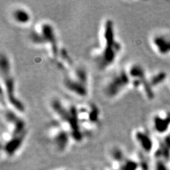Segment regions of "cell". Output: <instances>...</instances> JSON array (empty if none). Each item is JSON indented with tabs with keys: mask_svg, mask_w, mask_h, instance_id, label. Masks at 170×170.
<instances>
[{
	"mask_svg": "<svg viewBox=\"0 0 170 170\" xmlns=\"http://www.w3.org/2000/svg\"><path fill=\"white\" fill-rule=\"evenodd\" d=\"M169 77L166 72H158L154 74L150 77L148 78V82L150 84V86L154 89L155 87L162 84Z\"/></svg>",
	"mask_w": 170,
	"mask_h": 170,
	"instance_id": "30bf717a",
	"label": "cell"
},
{
	"mask_svg": "<svg viewBox=\"0 0 170 170\" xmlns=\"http://www.w3.org/2000/svg\"><path fill=\"white\" fill-rule=\"evenodd\" d=\"M129 84H131V79L128 73L126 71H120L106 84L105 93L109 97L113 98L124 91Z\"/></svg>",
	"mask_w": 170,
	"mask_h": 170,
	"instance_id": "8992f818",
	"label": "cell"
},
{
	"mask_svg": "<svg viewBox=\"0 0 170 170\" xmlns=\"http://www.w3.org/2000/svg\"><path fill=\"white\" fill-rule=\"evenodd\" d=\"M64 86L76 95L84 97L87 94V75L86 71L79 68L64 78Z\"/></svg>",
	"mask_w": 170,
	"mask_h": 170,
	"instance_id": "277c9868",
	"label": "cell"
},
{
	"mask_svg": "<svg viewBox=\"0 0 170 170\" xmlns=\"http://www.w3.org/2000/svg\"><path fill=\"white\" fill-rule=\"evenodd\" d=\"M152 124L154 131L159 134L170 131V111H162L157 113L152 119Z\"/></svg>",
	"mask_w": 170,
	"mask_h": 170,
	"instance_id": "52a82bcc",
	"label": "cell"
},
{
	"mask_svg": "<svg viewBox=\"0 0 170 170\" xmlns=\"http://www.w3.org/2000/svg\"><path fill=\"white\" fill-rule=\"evenodd\" d=\"M1 79H2V94H4L5 100L13 109L19 112H24L25 106L21 100L16 95L14 78L11 72L9 60L4 54L1 56Z\"/></svg>",
	"mask_w": 170,
	"mask_h": 170,
	"instance_id": "7a4b0ae2",
	"label": "cell"
},
{
	"mask_svg": "<svg viewBox=\"0 0 170 170\" xmlns=\"http://www.w3.org/2000/svg\"><path fill=\"white\" fill-rule=\"evenodd\" d=\"M168 80H169V87H170V76H169V78H168Z\"/></svg>",
	"mask_w": 170,
	"mask_h": 170,
	"instance_id": "8fae6325",
	"label": "cell"
},
{
	"mask_svg": "<svg viewBox=\"0 0 170 170\" xmlns=\"http://www.w3.org/2000/svg\"><path fill=\"white\" fill-rule=\"evenodd\" d=\"M31 41L33 43L41 46H48L51 49L53 56H57L59 53L57 38L55 34L54 29L50 24L44 23L39 25L31 33Z\"/></svg>",
	"mask_w": 170,
	"mask_h": 170,
	"instance_id": "3957f363",
	"label": "cell"
},
{
	"mask_svg": "<svg viewBox=\"0 0 170 170\" xmlns=\"http://www.w3.org/2000/svg\"><path fill=\"white\" fill-rule=\"evenodd\" d=\"M135 138L143 150L147 153L152 150L153 147V139L145 130H137L135 133Z\"/></svg>",
	"mask_w": 170,
	"mask_h": 170,
	"instance_id": "ba28073f",
	"label": "cell"
},
{
	"mask_svg": "<svg viewBox=\"0 0 170 170\" xmlns=\"http://www.w3.org/2000/svg\"><path fill=\"white\" fill-rule=\"evenodd\" d=\"M150 45L159 56L170 57V31H160L150 37Z\"/></svg>",
	"mask_w": 170,
	"mask_h": 170,
	"instance_id": "5b68a950",
	"label": "cell"
},
{
	"mask_svg": "<svg viewBox=\"0 0 170 170\" xmlns=\"http://www.w3.org/2000/svg\"><path fill=\"white\" fill-rule=\"evenodd\" d=\"M12 18L16 23L19 24H27L31 20V15L25 9L17 8L12 13Z\"/></svg>",
	"mask_w": 170,
	"mask_h": 170,
	"instance_id": "9c48e42d",
	"label": "cell"
},
{
	"mask_svg": "<svg viewBox=\"0 0 170 170\" xmlns=\"http://www.w3.org/2000/svg\"><path fill=\"white\" fill-rule=\"evenodd\" d=\"M103 47L96 57V63L100 70H104L114 63L121 50L120 42L115 36L114 24L110 19H107L103 31Z\"/></svg>",
	"mask_w": 170,
	"mask_h": 170,
	"instance_id": "6da1fadb",
	"label": "cell"
}]
</instances>
